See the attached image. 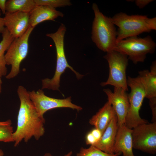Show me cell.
<instances>
[{"label":"cell","instance_id":"1","mask_svg":"<svg viewBox=\"0 0 156 156\" xmlns=\"http://www.w3.org/2000/svg\"><path fill=\"white\" fill-rule=\"evenodd\" d=\"M17 92L20 103L16 129L13 133L15 147L18 146L23 140L27 142L32 137L38 140L45 132V119L37 112L28 91L24 87L20 86Z\"/></svg>","mask_w":156,"mask_h":156},{"label":"cell","instance_id":"2","mask_svg":"<svg viewBox=\"0 0 156 156\" xmlns=\"http://www.w3.org/2000/svg\"><path fill=\"white\" fill-rule=\"evenodd\" d=\"M111 19L114 25L118 27L117 41L156 30V17L149 18L146 15H129L120 12Z\"/></svg>","mask_w":156,"mask_h":156},{"label":"cell","instance_id":"3","mask_svg":"<svg viewBox=\"0 0 156 156\" xmlns=\"http://www.w3.org/2000/svg\"><path fill=\"white\" fill-rule=\"evenodd\" d=\"M94 14L92 22L91 38L97 47L106 53L114 50L117 41V31L111 17L104 15L97 5L92 6Z\"/></svg>","mask_w":156,"mask_h":156},{"label":"cell","instance_id":"4","mask_svg":"<svg viewBox=\"0 0 156 156\" xmlns=\"http://www.w3.org/2000/svg\"><path fill=\"white\" fill-rule=\"evenodd\" d=\"M66 31L64 24H61L56 31L54 33H48L46 36L51 38L56 49L57 60L56 68L53 77L51 79L46 78L42 80V89H48L59 91L60 77L67 68H69L75 74L77 78L80 79L83 76L70 66L67 60L64 49V39Z\"/></svg>","mask_w":156,"mask_h":156},{"label":"cell","instance_id":"5","mask_svg":"<svg viewBox=\"0 0 156 156\" xmlns=\"http://www.w3.org/2000/svg\"><path fill=\"white\" fill-rule=\"evenodd\" d=\"M156 44L150 36L129 37L116 41L114 50L126 55L134 64L143 62L147 54L155 51Z\"/></svg>","mask_w":156,"mask_h":156},{"label":"cell","instance_id":"6","mask_svg":"<svg viewBox=\"0 0 156 156\" xmlns=\"http://www.w3.org/2000/svg\"><path fill=\"white\" fill-rule=\"evenodd\" d=\"M127 82L131 91L128 94L129 107L124 124L132 129L140 124L148 123L142 118L139 114V111L146 97V93L143 83L138 76L135 77L128 76Z\"/></svg>","mask_w":156,"mask_h":156},{"label":"cell","instance_id":"7","mask_svg":"<svg viewBox=\"0 0 156 156\" xmlns=\"http://www.w3.org/2000/svg\"><path fill=\"white\" fill-rule=\"evenodd\" d=\"M104 58L107 61L109 66V75L107 80L102 82L101 85H112L128 91L126 70L128 63L127 56L113 50L107 53Z\"/></svg>","mask_w":156,"mask_h":156},{"label":"cell","instance_id":"8","mask_svg":"<svg viewBox=\"0 0 156 156\" xmlns=\"http://www.w3.org/2000/svg\"><path fill=\"white\" fill-rule=\"evenodd\" d=\"M34 28L30 26L22 36L14 38L6 51L4 56L6 64L11 66L10 72L6 76L7 79L14 78L19 73L21 63L28 53L29 38Z\"/></svg>","mask_w":156,"mask_h":156},{"label":"cell","instance_id":"9","mask_svg":"<svg viewBox=\"0 0 156 156\" xmlns=\"http://www.w3.org/2000/svg\"><path fill=\"white\" fill-rule=\"evenodd\" d=\"M133 148L146 153H156V122L140 124L132 129Z\"/></svg>","mask_w":156,"mask_h":156},{"label":"cell","instance_id":"10","mask_svg":"<svg viewBox=\"0 0 156 156\" xmlns=\"http://www.w3.org/2000/svg\"><path fill=\"white\" fill-rule=\"evenodd\" d=\"M30 99L37 112L41 116L47 111L59 108H69L77 111L82 110L81 106L73 104L71 102V97L63 99H57L46 95L44 91L39 89L36 91H28Z\"/></svg>","mask_w":156,"mask_h":156},{"label":"cell","instance_id":"11","mask_svg":"<svg viewBox=\"0 0 156 156\" xmlns=\"http://www.w3.org/2000/svg\"><path fill=\"white\" fill-rule=\"evenodd\" d=\"M103 90L107 97L108 101L115 112L118 125L124 124L129 107L127 91L116 87H114L113 92L109 88L104 89Z\"/></svg>","mask_w":156,"mask_h":156},{"label":"cell","instance_id":"12","mask_svg":"<svg viewBox=\"0 0 156 156\" xmlns=\"http://www.w3.org/2000/svg\"><path fill=\"white\" fill-rule=\"evenodd\" d=\"M3 18L4 26L14 38L22 36L30 27L29 13L6 12Z\"/></svg>","mask_w":156,"mask_h":156},{"label":"cell","instance_id":"13","mask_svg":"<svg viewBox=\"0 0 156 156\" xmlns=\"http://www.w3.org/2000/svg\"><path fill=\"white\" fill-rule=\"evenodd\" d=\"M132 130L125 124L118 125L113 147L114 153H121L123 156H135L133 151Z\"/></svg>","mask_w":156,"mask_h":156},{"label":"cell","instance_id":"14","mask_svg":"<svg viewBox=\"0 0 156 156\" xmlns=\"http://www.w3.org/2000/svg\"><path fill=\"white\" fill-rule=\"evenodd\" d=\"M63 14L55 8L45 5H36L29 13L30 26L34 28L45 21H53L57 17L64 16Z\"/></svg>","mask_w":156,"mask_h":156},{"label":"cell","instance_id":"15","mask_svg":"<svg viewBox=\"0 0 156 156\" xmlns=\"http://www.w3.org/2000/svg\"><path fill=\"white\" fill-rule=\"evenodd\" d=\"M117 122L116 115L112 120L100 140L93 146L107 153L114 154L113 147L118 127Z\"/></svg>","mask_w":156,"mask_h":156},{"label":"cell","instance_id":"16","mask_svg":"<svg viewBox=\"0 0 156 156\" xmlns=\"http://www.w3.org/2000/svg\"><path fill=\"white\" fill-rule=\"evenodd\" d=\"M116 115L111 104L107 101L90 118L89 123L99 129L102 134L113 118Z\"/></svg>","mask_w":156,"mask_h":156},{"label":"cell","instance_id":"17","mask_svg":"<svg viewBox=\"0 0 156 156\" xmlns=\"http://www.w3.org/2000/svg\"><path fill=\"white\" fill-rule=\"evenodd\" d=\"M138 76L144 86L146 98L148 99L156 97V62L154 61L150 70H144L139 71Z\"/></svg>","mask_w":156,"mask_h":156},{"label":"cell","instance_id":"18","mask_svg":"<svg viewBox=\"0 0 156 156\" xmlns=\"http://www.w3.org/2000/svg\"><path fill=\"white\" fill-rule=\"evenodd\" d=\"M34 0H8L5 4L6 12H30L36 7Z\"/></svg>","mask_w":156,"mask_h":156},{"label":"cell","instance_id":"19","mask_svg":"<svg viewBox=\"0 0 156 156\" xmlns=\"http://www.w3.org/2000/svg\"><path fill=\"white\" fill-rule=\"evenodd\" d=\"M2 40L0 42V74L6 76L7 68L5 59V53L14 39L5 27L1 33Z\"/></svg>","mask_w":156,"mask_h":156},{"label":"cell","instance_id":"20","mask_svg":"<svg viewBox=\"0 0 156 156\" xmlns=\"http://www.w3.org/2000/svg\"><path fill=\"white\" fill-rule=\"evenodd\" d=\"M122 154L118 153L110 154L102 151L93 145L88 148L81 147L76 156H119Z\"/></svg>","mask_w":156,"mask_h":156},{"label":"cell","instance_id":"21","mask_svg":"<svg viewBox=\"0 0 156 156\" xmlns=\"http://www.w3.org/2000/svg\"><path fill=\"white\" fill-rule=\"evenodd\" d=\"M36 5H43L55 8H56L70 6L69 0H34Z\"/></svg>","mask_w":156,"mask_h":156},{"label":"cell","instance_id":"22","mask_svg":"<svg viewBox=\"0 0 156 156\" xmlns=\"http://www.w3.org/2000/svg\"><path fill=\"white\" fill-rule=\"evenodd\" d=\"M13 127L11 125H0V142H13Z\"/></svg>","mask_w":156,"mask_h":156},{"label":"cell","instance_id":"23","mask_svg":"<svg viewBox=\"0 0 156 156\" xmlns=\"http://www.w3.org/2000/svg\"><path fill=\"white\" fill-rule=\"evenodd\" d=\"M149 105L152 112L153 122H156V97L150 99Z\"/></svg>","mask_w":156,"mask_h":156},{"label":"cell","instance_id":"24","mask_svg":"<svg viewBox=\"0 0 156 156\" xmlns=\"http://www.w3.org/2000/svg\"><path fill=\"white\" fill-rule=\"evenodd\" d=\"M86 142L87 144H90V145H93L97 142V140L90 131L86 135Z\"/></svg>","mask_w":156,"mask_h":156},{"label":"cell","instance_id":"25","mask_svg":"<svg viewBox=\"0 0 156 156\" xmlns=\"http://www.w3.org/2000/svg\"><path fill=\"white\" fill-rule=\"evenodd\" d=\"M154 1L153 0H136L134 1L136 5L139 8L142 9Z\"/></svg>","mask_w":156,"mask_h":156},{"label":"cell","instance_id":"26","mask_svg":"<svg viewBox=\"0 0 156 156\" xmlns=\"http://www.w3.org/2000/svg\"><path fill=\"white\" fill-rule=\"evenodd\" d=\"M90 132L94 137L97 142L102 136V133L101 132L99 129L95 128L92 129Z\"/></svg>","mask_w":156,"mask_h":156},{"label":"cell","instance_id":"27","mask_svg":"<svg viewBox=\"0 0 156 156\" xmlns=\"http://www.w3.org/2000/svg\"><path fill=\"white\" fill-rule=\"evenodd\" d=\"M7 0H0V9L2 13L5 14V4Z\"/></svg>","mask_w":156,"mask_h":156},{"label":"cell","instance_id":"28","mask_svg":"<svg viewBox=\"0 0 156 156\" xmlns=\"http://www.w3.org/2000/svg\"><path fill=\"white\" fill-rule=\"evenodd\" d=\"M1 11L0 10V33H2L5 27L4 25L3 18L1 17Z\"/></svg>","mask_w":156,"mask_h":156},{"label":"cell","instance_id":"29","mask_svg":"<svg viewBox=\"0 0 156 156\" xmlns=\"http://www.w3.org/2000/svg\"><path fill=\"white\" fill-rule=\"evenodd\" d=\"M12 122L10 120H9L5 121H0V125H11Z\"/></svg>","mask_w":156,"mask_h":156},{"label":"cell","instance_id":"30","mask_svg":"<svg viewBox=\"0 0 156 156\" xmlns=\"http://www.w3.org/2000/svg\"><path fill=\"white\" fill-rule=\"evenodd\" d=\"M73 153L72 151H71L68 152L67 154L65 155L64 156H71ZM43 156H52L51 154L49 153H45Z\"/></svg>","mask_w":156,"mask_h":156},{"label":"cell","instance_id":"31","mask_svg":"<svg viewBox=\"0 0 156 156\" xmlns=\"http://www.w3.org/2000/svg\"><path fill=\"white\" fill-rule=\"evenodd\" d=\"M2 76L0 74V94L2 90V81L1 79V77Z\"/></svg>","mask_w":156,"mask_h":156},{"label":"cell","instance_id":"32","mask_svg":"<svg viewBox=\"0 0 156 156\" xmlns=\"http://www.w3.org/2000/svg\"><path fill=\"white\" fill-rule=\"evenodd\" d=\"M4 153L3 151L0 149V156H3Z\"/></svg>","mask_w":156,"mask_h":156}]
</instances>
